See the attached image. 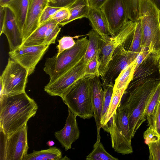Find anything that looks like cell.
<instances>
[{"mask_svg":"<svg viewBox=\"0 0 160 160\" xmlns=\"http://www.w3.org/2000/svg\"><path fill=\"white\" fill-rule=\"evenodd\" d=\"M38 106L24 92L0 98V130L9 136L35 116Z\"/></svg>","mask_w":160,"mask_h":160,"instance_id":"6da1fadb","label":"cell"},{"mask_svg":"<svg viewBox=\"0 0 160 160\" xmlns=\"http://www.w3.org/2000/svg\"><path fill=\"white\" fill-rule=\"evenodd\" d=\"M5 11L4 7L0 8V36L2 34L5 17Z\"/></svg>","mask_w":160,"mask_h":160,"instance_id":"7bdbcfd3","label":"cell"},{"mask_svg":"<svg viewBox=\"0 0 160 160\" xmlns=\"http://www.w3.org/2000/svg\"><path fill=\"white\" fill-rule=\"evenodd\" d=\"M70 16L69 10L68 8H61L57 11L51 18L58 23L68 19Z\"/></svg>","mask_w":160,"mask_h":160,"instance_id":"74e56055","label":"cell"},{"mask_svg":"<svg viewBox=\"0 0 160 160\" xmlns=\"http://www.w3.org/2000/svg\"><path fill=\"white\" fill-rule=\"evenodd\" d=\"M142 40L141 22L140 19L136 22V27L128 52L135 59L141 49Z\"/></svg>","mask_w":160,"mask_h":160,"instance_id":"d4e9b609","label":"cell"},{"mask_svg":"<svg viewBox=\"0 0 160 160\" xmlns=\"http://www.w3.org/2000/svg\"><path fill=\"white\" fill-rule=\"evenodd\" d=\"M91 92L93 112L97 132V138H101L100 131L102 108L104 90L99 77L92 75L90 79Z\"/></svg>","mask_w":160,"mask_h":160,"instance_id":"e0dca14e","label":"cell"},{"mask_svg":"<svg viewBox=\"0 0 160 160\" xmlns=\"http://www.w3.org/2000/svg\"><path fill=\"white\" fill-rule=\"evenodd\" d=\"M4 7L5 14L2 34L4 33L6 36L10 51H12L23 45V40L13 12L9 7Z\"/></svg>","mask_w":160,"mask_h":160,"instance_id":"9a60e30c","label":"cell"},{"mask_svg":"<svg viewBox=\"0 0 160 160\" xmlns=\"http://www.w3.org/2000/svg\"><path fill=\"white\" fill-rule=\"evenodd\" d=\"M127 88H124L118 89L113 90L111 101L105 121L102 127L105 125L115 113L119 104L121 102L122 96L125 93Z\"/></svg>","mask_w":160,"mask_h":160,"instance_id":"4316f807","label":"cell"},{"mask_svg":"<svg viewBox=\"0 0 160 160\" xmlns=\"http://www.w3.org/2000/svg\"><path fill=\"white\" fill-rule=\"evenodd\" d=\"M28 70L17 62L9 58L0 77L3 86V95H13L25 92Z\"/></svg>","mask_w":160,"mask_h":160,"instance_id":"52a82bcc","label":"cell"},{"mask_svg":"<svg viewBox=\"0 0 160 160\" xmlns=\"http://www.w3.org/2000/svg\"><path fill=\"white\" fill-rule=\"evenodd\" d=\"M139 14L142 25L141 48L148 49L151 58L154 60L160 54L158 9L150 0H140Z\"/></svg>","mask_w":160,"mask_h":160,"instance_id":"3957f363","label":"cell"},{"mask_svg":"<svg viewBox=\"0 0 160 160\" xmlns=\"http://www.w3.org/2000/svg\"><path fill=\"white\" fill-rule=\"evenodd\" d=\"M157 8L160 11V0H150Z\"/></svg>","mask_w":160,"mask_h":160,"instance_id":"ee69618b","label":"cell"},{"mask_svg":"<svg viewBox=\"0 0 160 160\" xmlns=\"http://www.w3.org/2000/svg\"><path fill=\"white\" fill-rule=\"evenodd\" d=\"M49 47L41 44L35 46L22 45L17 49L9 51L10 58L26 68L29 76L34 71L36 66Z\"/></svg>","mask_w":160,"mask_h":160,"instance_id":"30bf717a","label":"cell"},{"mask_svg":"<svg viewBox=\"0 0 160 160\" xmlns=\"http://www.w3.org/2000/svg\"><path fill=\"white\" fill-rule=\"evenodd\" d=\"M136 66V61L135 58L121 72L116 79L113 90L128 88L130 82L133 79Z\"/></svg>","mask_w":160,"mask_h":160,"instance_id":"cb8c5ba5","label":"cell"},{"mask_svg":"<svg viewBox=\"0 0 160 160\" xmlns=\"http://www.w3.org/2000/svg\"><path fill=\"white\" fill-rule=\"evenodd\" d=\"M143 137L145 143L148 145L158 141L160 139V134L155 129L149 126L144 132Z\"/></svg>","mask_w":160,"mask_h":160,"instance_id":"d590c367","label":"cell"},{"mask_svg":"<svg viewBox=\"0 0 160 160\" xmlns=\"http://www.w3.org/2000/svg\"><path fill=\"white\" fill-rule=\"evenodd\" d=\"M136 22L128 20L124 23L114 37H111L106 40L102 38L101 48L102 56L100 58L99 75L102 78L105 76L113 53L120 45L123 44L133 36Z\"/></svg>","mask_w":160,"mask_h":160,"instance_id":"ba28073f","label":"cell"},{"mask_svg":"<svg viewBox=\"0 0 160 160\" xmlns=\"http://www.w3.org/2000/svg\"><path fill=\"white\" fill-rule=\"evenodd\" d=\"M126 8L128 20L134 22L139 19V6L140 0H123Z\"/></svg>","mask_w":160,"mask_h":160,"instance_id":"83f0119b","label":"cell"},{"mask_svg":"<svg viewBox=\"0 0 160 160\" xmlns=\"http://www.w3.org/2000/svg\"><path fill=\"white\" fill-rule=\"evenodd\" d=\"M113 85H108L102 87L104 90L102 108L101 124L103 126L111 101L113 89Z\"/></svg>","mask_w":160,"mask_h":160,"instance_id":"f1b7e54d","label":"cell"},{"mask_svg":"<svg viewBox=\"0 0 160 160\" xmlns=\"http://www.w3.org/2000/svg\"><path fill=\"white\" fill-rule=\"evenodd\" d=\"M150 55L148 49L141 48V50L136 58V70L141 64Z\"/></svg>","mask_w":160,"mask_h":160,"instance_id":"60d3db41","label":"cell"},{"mask_svg":"<svg viewBox=\"0 0 160 160\" xmlns=\"http://www.w3.org/2000/svg\"><path fill=\"white\" fill-rule=\"evenodd\" d=\"M154 62L157 65L159 72L160 73V54L154 60Z\"/></svg>","mask_w":160,"mask_h":160,"instance_id":"f6af8a7d","label":"cell"},{"mask_svg":"<svg viewBox=\"0 0 160 160\" xmlns=\"http://www.w3.org/2000/svg\"><path fill=\"white\" fill-rule=\"evenodd\" d=\"M86 65L83 58L75 66L54 82L48 83L45 86L44 91L51 96L61 97L68 88L86 76Z\"/></svg>","mask_w":160,"mask_h":160,"instance_id":"9c48e42d","label":"cell"},{"mask_svg":"<svg viewBox=\"0 0 160 160\" xmlns=\"http://www.w3.org/2000/svg\"><path fill=\"white\" fill-rule=\"evenodd\" d=\"M69 159L68 157H67L66 156H65L64 157L62 158L61 159V160H68Z\"/></svg>","mask_w":160,"mask_h":160,"instance_id":"681fc988","label":"cell"},{"mask_svg":"<svg viewBox=\"0 0 160 160\" xmlns=\"http://www.w3.org/2000/svg\"><path fill=\"white\" fill-rule=\"evenodd\" d=\"M158 20L159 24L160 26V11L158 10Z\"/></svg>","mask_w":160,"mask_h":160,"instance_id":"c3c4849f","label":"cell"},{"mask_svg":"<svg viewBox=\"0 0 160 160\" xmlns=\"http://www.w3.org/2000/svg\"><path fill=\"white\" fill-rule=\"evenodd\" d=\"M102 128L110 133L112 148L122 155L132 153L131 137L128 118V108L125 101L119 104L115 113Z\"/></svg>","mask_w":160,"mask_h":160,"instance_id":"277c9868","label":"cell"},{"mask_svg":"<svg viewBox=\"0 0 160 160\" xmlns=\"http://www.w3.org/2000/svg\"><path fill=\"white\" fill-rule=\"evenodd\" d=\"M149 126L155 129L160 134V100L153 113L146 117Z\"/></svg>","mask_w":160,"mask_h":160,"instance_id":"4dcf8cb0","label":"cell"},{"mask_svg":"<svg viewBox=\"0 0 160 160\" xmlns=\"http://www.w3.org/2000/svg\"><path fill=\"white\" fill-rule=\"evenodd\" d=\"M92 76L86 75L80 79L61 97L73 114L84 119L94 117L91 92Z\"/></svg>","mask_w":160,"mask_h":160,"instance_id":"8992f818","label":"cell"},{"mask_svg":"<svg viewBox=\"0 0 160 160\" xmlns=\"http://www.w3.org/2000/svg\"><path fill=\"white\" fill-rule=\"evenodd\" d=\"M89 37L88 45L84 56V59L87 64L99 51H101L102 38L93 29L88 33Z\"/></svg>","mask_w":160,"mask_h":160,"instance_id":"7402d4cb","label":"cell"},{"mask_svg":"<svg viewBox=\"0 0 160 160\" xmlns=\"http://www.w3.org/2000/svg\"><path fill=\"white\" fill-rule=\"evenodd\" d=\"M100 9L106 19L111 37H115L128 20L123 0H107Z\"/></svg>","mask_w":160,"mask_h":160,"instance_id":"8fae6325","label":"cell"},{"mask_svg":"<svg viewBox=\"0 0 160 160\" xmlns=\"http://www.w3.org/2000/svg\"><path fill=\"white\" fill-rule=\"evenodd\" d=\"M86 36L78 39L72 48L58 55L46 58L43 70L50 78L51 83L75 66L84 57L88 45Z\"/></svg>","mask_w":160,"mask_h":160,"instance_id":"5b68a950","label":"cell"},{"mask_svg":"<svg viewBox=\"0 0 160 160\" xmlns=\"http://www.w3.org/2000/svg\"><path fill=\"white\" fill-rule=\"evenodd\" d=\"M90 8L89 0H76L68 8L70 13L69 18L58 23V25L63 26L76 19L87 18Z\"/></svg>","mask_w":160,"mask_h":160,"instance_id":"d6986e66","label":"cell"},{"mask_svg":"<svg viewBox=\"0 0 160 160\" xmlns=\"http://www.w3.org/2000/svg\"><path fill=\"white\" fill-rule=\"evenodd\" d=\"M58 24L55 21L50 19L40 25L25 41L23 45L35 46L43 44L47 30L52 26Z\"/></svg>","mask_w":160,"mask_h":160,"instance_id":"603a6c76","label":"cell"},{"mask_svg":"<svg viewBox=\"0 0 160 160\" xmlns=\"http://www.w3.org/2000/svg\"><path fill=\"white\" fill-rule=\"evenodd\" d=\"M160 100V82L150 102L146 111V117L153 113Z\"/></svg>","mask_w":160,"mask_h":160,"instance_id":"d6a6232c","label":"cell"},{"mask_svg":"<svg viewBox=\"0 0 160 160\" xmlns=\"http://www.w3.org/2000/svg\"><path fill=\"white\" fill-rule=\"evenodd\" d=\"M60 149L56 147H50L48 149L33 152L28 154L23 160H60L62 158Z\"/></svg>","mask_w":160,"mask_h":160,"instance_id":"44dd1931","label":"cell"},{"mask_svg":"<svg viewBox=\"0 0 160 160\" xmlns=\"http://www.w3.org/2000/svg\"><path fill=\"white\" fill-rule=\"evenodd\" d=\"M12 0H0V7H5Z\"/></svg>","mask_w":160,"mask_h":160,"instance_id":"bcb514c9","label":"cell"},{"mask_svg":"<svg viewBox=\"0 0 160 160\" xmlns=\"http://www.w3.org/2000/svg\"><path fill=\"white\" fill-rule=\"evenodd\" d=\"M49 1V0H28L27 18L22 32L23 42L39 27V18L48 6Z\"/></svg>","mask_w":160,"mask_h":160,"instance_id":"5bb4252c","label":"cell"},{"mask_svg":"<svg viewBox=\"0 0 160 160\" xmlns=\"http://www.w3.org/2000/svg\"><path fill=\"white\" fill-rule=\"evenodd\" d=\"M27 131L26 123L16 131L7 136L5 160H23L27 155L29 148Z\"/></svg>","mask_w":160,"mask_h":160,"instance_id":"7c38bea8","label":"cell"},{"mask_svg":"<svg viewBox=\"0 0 160 160\" xmlns=\"http://www.w3.org/2000/svg\"><path fill=\"white\" fill-rule=\"evenodd\" d=\"M149 149V160H160V139L148 145Z\"/></svg>","mask_w":160,"mask_h":160,"instance_id":"8d00e7d4","label":"cell"},{"mask_svg":"<svg viewBox=\"0 0 160 160\" xmlns=\"http://www.w3.org/2000/svg\"><path fill=\"white\" fill-rule=\"evenodd\" d=\"M76 0H49L48 6L57 8H68Z\"/></svg>","mask_w":160,"mask_h":160,"instance_id":"f35d334b","label":"cell"},{"mask_svg":"<svg viewBox=\"0 0 160 160\" xmlns=\"http://www.w3.org/2000/svg\"><path fill=\"white\" fill-rule=\"evenodd\" d=\"M61 8L47 6L43 11L39 18V26L50 20L52 17Z\"/></svg>","mask_w":160,"mask_h":160,"instance_id":"e575fe53","label":"cell"},{"mask_svg":"<svg viewBox=\"0 0 160 160\" xmlns=\"http://www.w3.org/2000/svg\"><path fill=\"white\" fill-rule=\"evenodd\" d=\"M134 60L124 48V44L119 46L114 51L106 72L102 79V86H114L115 80L121 72Z\"/></svg>","mask_w":160,"mask_h":160,"instance_id":"4fadbf2b","label":"cell"},{"mask_svg":"<svg viewBox=\"0 0 160 160\" xmlns=\"http://www.w3.org/2000/svg\"><path fill=\"white\" fill-rule=\"evenodd\" d=\"M5 6L9 7L13 12L22 33L27 15L28 0H12Z\"/></svg>","mask_w":160,"mask_h":160,"instance_id":"ffe728a7","label":"cell"},{"mask_svg":"<svg viewBox=\"0 0 160 160\" xmlns=\"http://www.w3.org/2000/svg\"><path fill=\"white\" fill-rule=\"evenodd\" d=\"M76 116L68 108V115L64 127L54 133L56 138L66 151L71 149L72 143L79 137L80 132Z\"/></svg>","mask_w":160,"mask_h":160,"instance_id":"2e32d148","label":"cell"},{"mask_svg":"<svg viewBox=\"0 0 160 160\" xmlns=\"http://www.w3.org/2000/svg\"><path fill=\"white\" fill-rule=\"evenodd\" d=\"M59 26L58 24H56L48 28L45 33L43 44L49 46L55 43L56 38L61 29Z\"/></svg>","mask_w":160,"mask_h":160,"instance_id":"1f68e13d","label":"cell"},{"mask_svg":"<svg viewBox=\"0 0 160 160\" xmlns=\"http://www.w3.org/2000/svg\"><path fill=\"white\" fill-rule=\"evenodd\" d=\"M59 43L57 45L58 49V55L65 50L72 48L75 44V42L73 38L70 36H64L58 41Z\"/></svg>","mask_w":160,"mask_h":160,"instance_id":"836d02e7","label":"cell"},{"mask_svg":"<svg viewBox=\"0 0 160 160\" xmlns=\"http://www.w3.org/2000/svg\"><path fill=\"white\" fill-rule=\"evenodd\" d=\"M107 0H89L90 8L100 9Z\"/></svg>","mask_w":160,"mask_h":160,"instance_id":"b9f144b4","label":"cell"},{"mask_svg":"<svg viewBox=\"0 0 160 160\" xmlns=\"http://www.w3.org/2000/svg\"><path fill=\"white\" fill-rule=\"evenodd\" d=\"M47 144L50 147H52L54 145L55 142L49 140L47 142Z\"/></svg>","mask_w":160,"mask_h":160,"instance_id":"7dc6e473","label":"cell"},{"mask_svg":"<svg viewBox=\"0 0 160 160\" xmlns=\"http://www.w3.org/2000/svg\"><path fill=\"white\" fill-rule=\"evenodd\" d=\"M91 26L103 40L109 38L111 36L106 19L100 9L90 8L87 18Z\"/></svg>","mask_w":160,"mask_h":160,"instance_id":"ac0fdd59","label":"cell"},{"mask_svg":"<svg viewBox=\"0 0 160 160\" xmlns=\"http://www.w3.org/2000/svg\"><path fill=\"white\" fill-rule=\"evenodd\" d=\"M160 79L151 77L140 79L130 91L126 101L128 108L132 138L146 119V111Z\"/></svg>","mask_w":160,"mask_h":160,"instance_id":"7a4b0ae2","label":"cell"},{"mask_svg":"<svg viewBox=\"0 0 160 160\" xmlns=\"http://www.w3.org/2000/svg\"><path fill=\"white\" fill-rule=\"evenodd\" d=\"M0 160H5L6 142L8 136L3 131L0 130Z\"/></svg>","mask_w":160,"mask_h":160,"instance_id":"ab89813d","label":"cell"},{"mask_svg":"<svg viewBox=\"0 0 160 160\" xmlns=\"http://www.w3.org/2000/svg\"><path fill=\"white\" fill-rule=\"evenodd\" d=\"M101 54V51L98 52L94 57L86 64L85 69L86 75H91L100 77L99 68L100 65Z\"/></svg>","mask_w":160,"mask_h":160,"instance_id":"f546056e","label":"cell"},{"mask_svg":"<svg viewBox=\"0 0 160 160\" xmlns=\"http://www.w3.org/2000/svg\"><path fill=\"white\" fill-rule=\"evenodd\" d=\"M101 138H97L93 145L92 151L86 157L87 160H118L113 157L105 150L100 142Z\"/></svg>","mask_w":160,"mask_h":160,"instance_id":"484cf974","label":"cell"}]
</instances>
